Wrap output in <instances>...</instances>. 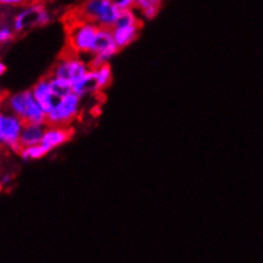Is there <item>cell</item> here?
I'll return each instance as SVG.
<instances>
[{"mask_svg": "<svg viewBox=\"0 0 263 263\" xmlns=\"http://www.w3.org/2000/svg\"><path fill=\"white\" fill-rule=\"evenodd\" d=\"M31 91H32L33 97H35V100L37 101V104L40 105V107L43 109L45 114H47V112L54 107V105L57 104L58 99H59L58 96H55L52 89L50 88L49 80H47V78H44V80L39 81V82L33 86Z\"/></svg>", "mask_w": 263, "mask_h": 263, "instance_id": "cell-9", "label": "cell"}, {"mask_svg": "<svg viewBox=\"0 0 263 263\" xmlns=\"http://www.w3.org/2000/svg\"><path fill=\"white\" fill-rule=\"evenodd\" d=\"M70 137H72V130L68 129L67 127H63V125H49V127L45 128L40 144L45 151L49 154V152L58 148V147L67 143L70 139Z\"/></svg>", "mask_w": 263, "mask_h": 263, "instance_id": "cell-8", "label": "cell"}, {"mask_svg": "<svg viewBox=\"0 0 263 263\" xmlns=\"http://www.w3.org/2000/svg\"><path fill=\"white\" fill-rule=\"evenodd\" d=\"M119 52V47L112 37L111 28L99 27L93 46H92L89 59L86 60L89 68H97L100 65L107 64L111 58Z\"/></svg>", "mask_w": 263, "mask_h": 263, "instance_id": "cell-5", "label": "cell"}, {"mask_svg": "<svg viewBox=\"0 0 263 263\" xmlns=\"http://www.w3.org/2000/svg\"><path fill=\"white\" fill-rule=\"evenodd\" d=\"M43 9V5L35 4L31 5V7L23 9L20 14H17V17L14 18V22H13V31L14 32H22L27 27L31 26H36V20H37L39 12Z\"/></svg>", "mask_w": 263, "mask_h": 263, "instance_id": "cell-12", "label": "cell"}, {"mask_svg": "<svg viewBox=\"0 0 263 263\" xmlns=\"http://www.w3.org/2000/svg\"><path fill=\"white\" fill-rule=\"evenodd\" d=\"M88 70L89 67L85 59L80 57H68L63 58L60 62L55 64V67L52 68L51 76L63 78V80L74 85Z\"/></svg>", "mask_w": 263, "mask_h": 263, "instance_id": "cell-7", "label": "cell"}, {"mask_svg": "<svg viewBox=\"0 0 263 263\" xmlns=\"http://www.w3.org/2000/svg\"><path fill=\"white\" fill-rule=\"evenodd\" d=\"M21 159L25 161H33V160H40L47 155V152L41 147V144H35V146L21 147L18 151Z\"/></svg>", "mask_w": 263, "mask_h": 263, "instance_id": "cell-16", "label": "cell"}, {"mask_svg": "<svg viewBox=\"0 0 263 263\" xmlns=\"http://www.w3.org/2000/svg\"><path fill=\"white\" fill-rule=\"evenodd\" d=\"M120 10L112 0H86L81 9L83 20L95 23L99 27L111 28Z\"/></svg>", "mask_w": 263, "mask_h": 263, "instance_id": "cell-3", "label": "cell"}, {"mask_svg": "<svg viewBox=\"0 0 263 263\" xmlns=\"http://www.w3.org/2000/svg\"><path fill=\"white\" fill-rule=\"evenodd\" d=\"M3 107L20 118L23 123L46 124V114L37 104L31 89H25L8 96L3 101Z\"/></svg>", "mask_w": 263, "mask_h": 263, "instance_id": "cell-1", "label": "cell"}, {"mask_svg": "<svg viewBox=\"0 0 263 263\" xmlns=\"http://www.w3.org/2000/svg\"><path fill=\"white\" fill-rule=\"evenodd\" d=\"M25 0H0V4H8V5H18L22 4Z\"/></svg>", "mask_w": 263, "mask_h": 263, "instance_id": "cell-19", "label": "cell"}, {"mask_svg": "<svg viewBox=\"0 0 263 263\" xmlns=\"http://www.w3.org/2000/svg\"><path fill=\"white\" fill-rule=\"evenodd\" d=\"M5 70H7V67H5V64H4V63H2V62H0V77H2V76L4 74V73H5Z\"/></svg>", "mask_w": 263, "mask_h": 263, "instance_id": "cell-20", "label": "cell"}, {"mask_svg": "<svg viewBox=\"0 0 263 263\" xmlns=\"http://www.w3.org/2000/svg\"><path fill=\"white\" fill-rule=\"evenodd\" d=\"M81 106L82 99L74 92H69L59 97L54 107L46 114V124L67 127L80 115Z\"/></svg>", "mask_w": 263, "mask_h": 263, "instance_id": "cell-4", "label": "cell"}, {"mask_svg": "<svg viewBox=\"0 0 263 263\" xmlns=\"http://www.w3.org/2000/svg\"><path fill=\"white\" fill-rule=\"evenodd\" d=\"M12 179H13L12 175H10V174H5L2 179H0V186L8 185V184H9L10 181H12Z\"/></svg>", "mask_w": 263, "mask_h": 263, "instance_id": "cell-18", "label": "cell"}, {"mask_svg": "<svg viewBox=\"0 0 263 263\" xmlns=\"http://www.w3.org/2000/svg\"><path fill=\"white\" fill-rule=\"evenodd\" d=\"M3 93V89H2V87H0V95H2Z\"/></svg>", "mask_w": 263, "mask_h": 263, "instance_id": "cell-21", "label": "cell"}, {"mask_svg": "<svg viewBox=\"0 0 263 263\" xmlns=\"http://www.w3.org/2000/svg\"><path fill=\"white\" fill-rule=\"evenodd\" d=\"M134 25H142V20L139 18V15L134 12V9H124L119 12L117 21H115L112 27H123V26Z\"/></svg>", "mask_w": 263, "mask_h": 263, "instance_id": "cell-14", "label": "cell"}, {"mask_svg": "<svg viewBox=\"0 0 263 263\" xmlns=\"http://www.w3.org/2000/svg\"><path fill=\"white\" fill-rule=\"evenodd\" d=\"M97 31H99V26L83 18L70 23L68 26V41L73 51L76 54H91Z\"/></svg>", "mask_w": 263, "mask_h": 263, "instance_id": "cell-2", "label": "cell"}, {"mask_svg": "<svg viewBox=\"0 0 263 263\" xmlns=\"http://www.w3.org/2000/svg\"><path fill=\"white\" fill-rule=\"evenodd\" d=\"M47 80H49L50 88L52 89L55 96L62 97L64 96V95L72 92V83L68 82V81L63 80V78H59V77H55V76H51V74L47 77Z\"/></svg>", "mask_w": 263, "mask_h": 263, "instance_id": "cell-15", "label": "cell"}, {"mask_svg": "<svg viewBox=\"0 0 263 263\" xmlns=\"http://www.w3.org/2000/svg\"><path fill=\"white\" fill-rule=\"evenodd\" d=\"M25 123L12 112L3 110L0 111V146L18 152L21 149L20 136Z\"/></svg>", "mask_w": 263, "mask_h": 263, "instance_id": "cell-6", "label": "cell"}, {"mask_svg": "<svg viewBox=\"0 0 263 263\" xmlns=\"http://www.w3.org/2000/svg\"><path fill=\"white\" fill-rule=\"evenodd\" d=\"M45 128H46V124L25 123L20 136V146L27 147V146L40 144L41 139H43V136H44Z\"/></svg>", "mask_w": 263, "mask_h": 263, "instance_id": "cell-11", "label": "cell"}, {"mask_svg": "<svg viewBox=\"0 0 263 263\" xmlns=\"http://www.w3.org/2000/svg\"><path fill=\"white\" fill-rule=\"evenodd\" d=\"M142 30V25L134 26H123V27H112V37H114L115 44L120 49L129 46L132 43L137 40L139 36V32Z\"/></svg>", "mask_w": 263, "mask_h": 263, "instance_id": "cell-10", "label": "cell"}, {"mask_svg": "<svg viewBox=\"0 0 263 263\" xmlns=\"http://www.w3.org/2000/svg\"><path fill=\"white\" fill-rule=\"evenodd\" d=\"M13 33H14V31L12 28L5 27V26L0 27V45L9 43L13 39Z\"/></svg>", "mask_w": 263, "mask_h": 263, "instance_id": "cell-17", "label": "cell"}, {"mask_svg": "<svg viewBox=\"0 0 263 263\" xmlns=\"http://www.w3.org/2000/svg\"><path fill=\"white\" fill-rule=\"evenodd\" d=\"M92 73H93L95 81H96V86L99 92L104 91L105 88L109 87L110 83L112 81V72L111 68L109 67V64L100 65L97 68H91Z\"/></svg>", "mask_w": 263, "mask_h": 263, "instance_id": "cell-13", "label": "cell"}]
</instances>
